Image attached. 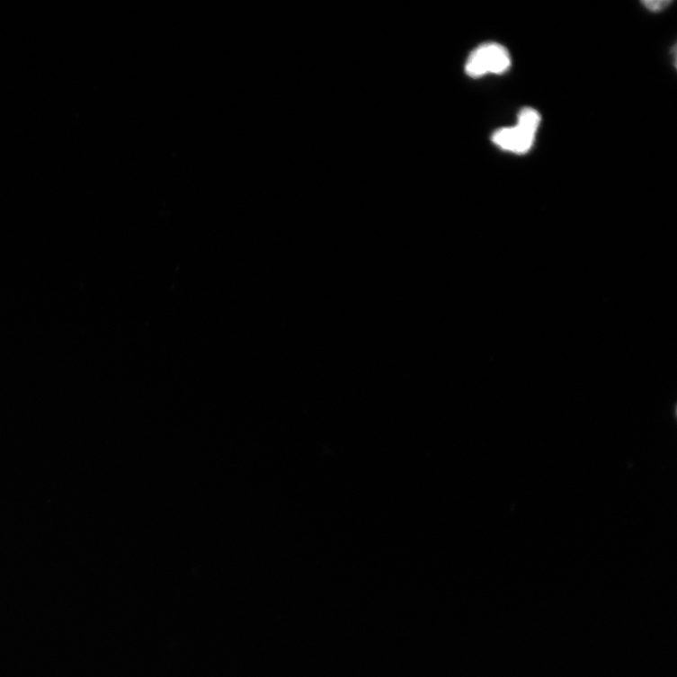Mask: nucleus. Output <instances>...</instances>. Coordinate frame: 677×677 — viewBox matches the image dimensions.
Returning <instances> with one entry per match:
<instances>
[{"instance_id":"f257e3e1","label":"nucleus","mask_w":677,"mask_h":677,"mask_svg":"<svg viewBox=\"0 0 677 677\" xmlns=\"http://www.w3.org/2000/svg\"><path fill=\"white\" fill-rule=\"evenodd\" d=\"M541 122L540 114L531 108L523 109L518 117L515 127L497 130L492 136L495 145L510 153L522 155L530 150L535 142Z\"/></svg>"},{"instance_id":"f03ea898","label":"nucleus","mask_w":677,"mask_h":677,"mask_svg":"<svg viewBox=\"0 0 677 677\" xmlns=\"http://www.w3.org/2000/svg\"><path fill=\"white\" fill-rule=\"evenodd\" d=\"M510 67L511 57L507 49L496 43H487L469 55L465 70L471 77H481L487 74L502 75Z\"/></svg>"},{"instance_id":"7ed1b4c3","label":"nucleus","mask_w":677,"mask_h":677,"mask_svg":"<svg viewBox=\"0 0 677 677\" xmlns=\"http://www.w3.org/2000/svg\"><path fill=\"white\" fill-rule=\"evenodd\" d=\"M643 4L649 11L659 13L670 6L671 2H668V0H648V2H644Z\"/></svg>"}]
</instances>
